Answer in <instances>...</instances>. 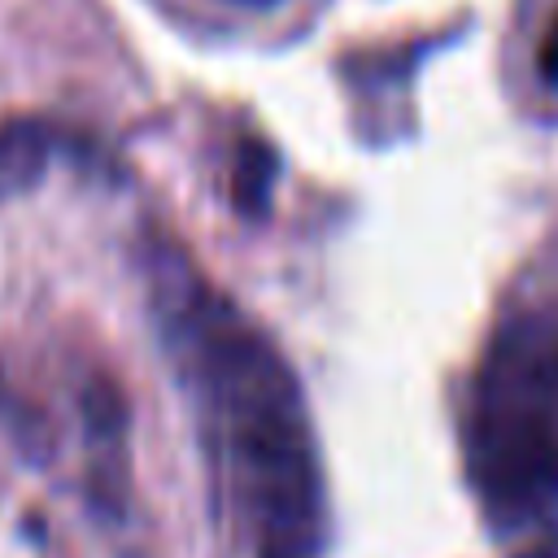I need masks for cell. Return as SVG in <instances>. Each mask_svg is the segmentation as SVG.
I'll return each instance as SVG.
<instances>
[{
    "label": "cell",
    "instance_id": "obj_1",
    "mask_svg": "<svg viewBox=\"0 0 558 558\" xmlns=\"http://www.w3.org/2000/svg\"><path fill=\"white\" fill-rule=\"evenodd\" d=\"M140 275L157 336L192 397L222 501L253 558H323V462L288 357L174 235L144 231Z\"/></svg>",
    "mask_w": 558,
    "mask_h": 558
},
{
    "label": "cell",
    "instance_id": "obj_4",
    "mask_svg": "<svg viewBox=\"0 0 558 558\" xmlns=\"http://www.w3.org/2000/svg\"><path fill=\"white\" fill-rule=\"evenodd\" d=\"M270 183H275V153L262 144V140H248L235 157V179H231V196L244 214H257L266 209V196H270Z\"/></svg>",
    "mask_w": 558,
    "mask_h": 558
},
{
    "label": "cell",
    "instance_id": "obj_5",
    "mask_svg": "<svg viewBox=\"0 0 558 558\" xmlns=\"http://www.w3.org/2000/svg\"><path fill=\"white\" fill-rule=\"evenodd\" d=\"M536 74L558 92V13L549 17V26H545V35L536 44Z\"/></svg>",
    "mask_w": 558,
    "mask_h": 558
},
{
    "label": "cell",
    "instance_id": "obj_3",
    "mask_svg": "<svg viewBox=\"0 0 558 558\" xmlns=\"http://www.w3.org/2000/svg\"><path fill=\"white\" fill-rule=\"evenodd\" d=\"M61 148H65V131L52 118L39 113L0 118V201L39 187Z\"/></svg>",
    "mask_w": 558,
    "mask_h": 558
},
{
    "label": "cell",
    "instance_id": "obj_2",
    "mask_svg": "<svg viewBox=\"0 0 558 558\" xmlns=\"http://www.w3.org/2000/svg\"><path fill=\"white\" fill-rule=\"evenodd\" d=\"M466 480L497 532H519L558 506V296L497 318L471 371L462 418Z\"/></svg>",
    "mask_w": 558,
    "mask_h": 558
}]
</instances>
